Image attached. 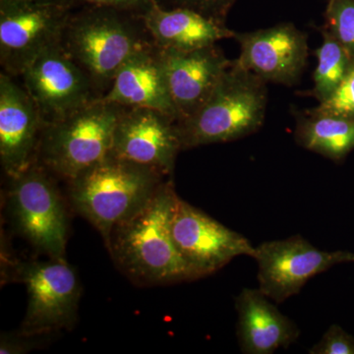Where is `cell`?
Segmentation results:
<instances>
[{"label":"cell","mask_w":354,"mask_h":354,"mask_svg":"<svg viewBox=\"0 0 354 354\" xmlns=\"http://www.w3.org/2000/svg\"><path fill=\"white\" fill-rule=\"evenodd\" d=\"M160 53L178 116L177 122L187 120L202 108L232 64L216 44L195 50H160Z\"/></svg>","instance_id":"cell-14"},{"label":"cell","mask_w":354,"mask_h":354,"mask_svg":"<svg viewBox=\"0 0 354 354\" xmlns=\"http://www.w3.org/2000/svg\"><path fill=\"white\" fill-rule=\"evenodd\" d=\"M35 2H41V3H50V4H62V6H72V0H32Z\"/></svg>","instance_id":"cell-27"},{"label":"cell","mask_w":354,"mask_h":354,"mask_svg":"<svg viewBox=\"0 0 354 354\" xmlns=\"http://www.w3.org/2000/svg\"><path fill=\"white\" fill-rule=\"evenodd\" d=\"M102 99L124 108L157 109L178 121L155 44L137 51L123 64Z\"/></svg>","instance_id":"cell-16"},{"label":"cell","mask_w":354,"mask_h":354,"mask_svg":"<svg viewBox=\"0 0 354 354\" xmlns=\"http://www.w3.org/2000/svg\"><path fill=\"white\" fill-rule=\"evenodd\" d=\"M44 123L24 87L0 74V162L8 177L18 176L36 160Z\"/></svg>","instance_id":"cell-15"},{"label":"cell","mask_w":354,"mask_h":354,"mask_svg":"<svg viewBox=\"0 0 354 354\" xmlns=\"http://www.w3.org/2000/svg\"><path fill=\"white\" fill-rule=\"evenodd\" d=\"M172 178L165 179L139 212L113 227L106 249L114 264L139 286L199 279L177 250L171 220L179 200Z\"/></svg>","instance_id":"cell-1"},{"label":"cell","mask_w":354,"mask_h":354,"mask_svg":"<svg viewBox=\"0 0 354 354\" xmlns=\"http://www.w3.org/2000/svg\"><path fill=\"white\" fill-rule=\"evenodd\" d=\"M177 250L200 279L220 271L235 258H254L256 247L244 237L179 198L171 220Z\"/></svg>","instance_id":"cell-10"},{"label":"cell","mask_w":354,"mask_h":354,"mask_svg":"<svg viewBox=\"0 0 354 354\" xmlns=\"http://www.w3.org/2000/svg\"><path fill=\"white\" fill-rule=\"evenodd\" d=\"M6 206L17 234L48 258L66 259L68 215L51 172L35 160L26 171L9 177Z\"/></svg>","instance_id":"cell-6"},{"label":"cell","mask_w":354,"mask_h":354,"mask_svg":"<svg viewBox=\"0 0 354 354\" xmlns=\"http://www.w3.org/2000/svg\"><path fill=\"white\" fill-rule=\"evenodd\" d=\"M153 44L141 16L106 7L72 9L60 46L90 79L97 97L108 93L118 70Z\"/></svg>","instance_id":"cell-2"},{"label":"cell","mask_w":354,"mask_h":354,"mask_svg":"<svg viewBox=\"0 0 354 354\" xmlns=\"http://www.w3.org/2000/svg\"><path fill=\"white\" fill-rule=\"evenodd\" d=\"M11 281L24 283L28 293L21 334L51 335L75 325L81 286L66 259L18 260Z\"/></svg>","instance_id":"cell-7"},{"label":"cell","mask_w":354,"mask_h":354,"mask_svg":"<svg viewBox=\"0 0 354 354\" xmlns=\"http://www.w3.org/2000/svg\"><path fill=\"white\" fill-rule=\"evenodd\" d=\"M124 106L95 100L69 115L44 124L36 160L68 183L111 153L114 129Z\"/></svg>","instance_id":"cell-5"},{"label":"cell","mask_w":354,"mask_h":354,"mask_svg":"<svg viewBox=\"0 0 354 354\" xmlns=\"http://www.w3.org/2000/svg\"><path fill=\"white\" fill-rule=\"evenodd\" d=\"M157 2V0H72L73 8L81 6L106 7L144 15Z\"/></svg>","instance_id":"cell-25"},{"label":"cell","mask_w":354,"mask_h":354,"mask_svg":"<svg viewBox=\"0 0 354 354\" xmlns=\"http://www.w3.org/2000/svg\"><path fill=\"white\" fill-rule=\"evenodd\" d=\"M44 335H27L21 334H2L0 339V353L1 354H22L27 353L32 349L38 348L43 344L44 339H39Z\"/></svg>","instance_id":"cell-26"},{"label":"cell","mask_w":354,"mask_h":354,"mask_svg":"<svg viewBox=\"0 0 354 354\" xmlns=\"http://www.w3.org/2000/svg\"><path fill=\"white\" fill-rule=\"evenodd\" d=\"M183 151L177 121L157 109L125 108L114 129L109 156L172 176Z\"/></svg>","instance_id":"cell-12"},{"label":"cell","mask_w":354,"mask_h":354,"mask_svg":"<svg viewBox=\"0 0 354 354\" xmlns=\"http://www.w3.org/2000/svg\"><path fill=\"white\" fill-rule=\"evenodd\" d=\"M237 0H157L158 6L165 9L183 8L194 11L225 24L228 13Z\"/></svg>","instance_id":"cell-23"},{"label":"cell","mask_w":354,"mask_h":354,"mask_svg":"<svg viewBox=\"0 0 354 354\" xmlns=\"http://www.w3.org/2000/svg\"><path fill=\"white\" fill-rule=\"evenodd\" d=\"M21 77L44 124L62 120L100 99L90 79L60 44L41 53Z\"/></svg>","instance_id":"cell-11"},{"label":"cell","mask_w":354,"mask_h":354,"mask_svg":"<svg viewBox=\"0 0 354 354\" xmlns=\"http://www.w3.org/2000/svg\"><path fill=\"white\" fill-rule=\"evenodd\" d=\"M260 290L274 304L297 295L307 281L339 264L354 263L351 251H324L304 237L293 235L281 241H266L256 247Z\"/></svg>","instance_id":"cell-9"},{"label":"cell","mask_w":354,"mask_h":354,"mask_svg":"<svg viewBox=\"0 0 354 354\" xmlns=\"http://www.w3.org/2000/svg\"><path fill=\"white\" fill-rule=\"evenodd\" d=\"M234 39L241 46L236 62L265 82L293 86L306 68L307 36L292 23L253 32H235Z\"/></svg>","instance_id":"cell-13"},{"label":"cell","mask_w":354,"mask_h":354,"mask_svg":"<svg viewBox=\"0 0 354 354\" xmlns=\"http://www.w3.org/2000/svg\"><path fill=\"white\" fill-rule=\"evenodd\" d=\"M165 179L148 167L109 156L68 181L69 199L106 247L113 227L143 208Z\"/></svg>","instance_id":"cell-3"},{"label":"cell","mask_w":354,"mask_h":354,"mask_svg":"<svg viewBox=\"0 0 354 354\" xmlns=\"http://www.w3.org/2000/svg\"><path fill=\"white\" fill-rule=\"evenodd\" d=\"M153 44L160 50L190 51L232 39L225 24L183 8L165 9L158 2L141 16Z\"/></svg>","instance_id":"cell-18"},{"label":"cell","mask_w":354,"mask_h":354,"mask_svg":"<svg viewBox=\"0 0 354 354\" xmlns=\"http://www.w3.org/2000/svg\"><path fill=\"white\" fill-rule=\"evenodd\" d=\"M267 102V82L232 60L202 108L177 122L183 151L250 136L263 127Z\"/></svg>","instance_id":"cell-4"},{"label":"cell","mask_w":354,"mask_h":354,"mask_svg":"<svg viewBox=\"0 0 354 354\" xmlns=\"http://www.w3.org/2000/svg\"><path fill=\"white\" fill-rule=\"evenodd\" d=\"M310 354H354V337L341 326L332 325L314 344Z\"/></svg>","instance_id":"cell-24"},{"label":"cell","mask_w":354,"mask_h":354,"mask_svg":"<svg viewBox=\"0 0 354 354\" xmlns=\"http://www.w3.org/2000/svg\"><path fill=\"white\" fill-rule=\"evenodd\" d=\"M237 337L241 353L272 354L299 337L297 324L283 315L260 288H243L235 298Z\"/></svg>","instance_id":"cell-17"},{"label":"cell","mask_w":354,"mask_h":354,"mask_svg":"<svg viewBox=\"0 0 354 354\" xmlns=\"http://www.w3.org/2000/svg\"><path fill=\"white\" fill-rule=\"evenodd\" d=\"M325 28L354 59V0H327Z\"/></svg>","instance_id":"cell-21"},{"label":"cell","mask_w":354,"mask_h":354,"mask_svg":"<svg viewBox=\"0 0 354 354\" xmlns=\"http://www.w3.org/2000/svg\"><path fill=\"white\" fill-rule=\"evenodd\" d=\"M323 43L315 51L317 66L311 95L319 104L329 99L348 74L353 57L325 27L321 30Z\"/></svg>","instance_id":"cell-20"},{"label":"cell","mask_w":354,"mask_h":354,"mask_svg":"<svg viewBox=\"0 0 354 354\" xmlns=\"http://www.w3.org/2000/svg\"><path fill=\"white\" fill-rule=\"evenodd\" d=\"M311 111L319 113L354 118V59L348 74L337 90L329 99L320 102L316 108L311 109Z\"/></svg>","instance_id":"cell-22"},{"label":"cell","mask_w":354,"mask_h":354,"mask_svg":"<svg viewBox=\"0 0 354 354\" xmlns=\"http://www.w3.org/2000/svg\"><path fill=\"white\" fill-rule=\"evenodd\" d=\"M72 9L32 0H0L2 72L19 77L41 53L60 44Z\"/></svg>","instance_id":"cell-8"},{"label":"cell","mask_w":354,"mask_h":354,"mask_svg":"<svg viewBox=\"0 0 354 354\" xmlns=\"http://www.w3.org/2000/svg\"><path fill=\"white\" fill-rule=\"evenodd\" d=\"M295 138L310 152L335 162H342L354 150V118L315 113L297 114Z\"/></svg>","instance_id":"cell-19"}]
</instances>
